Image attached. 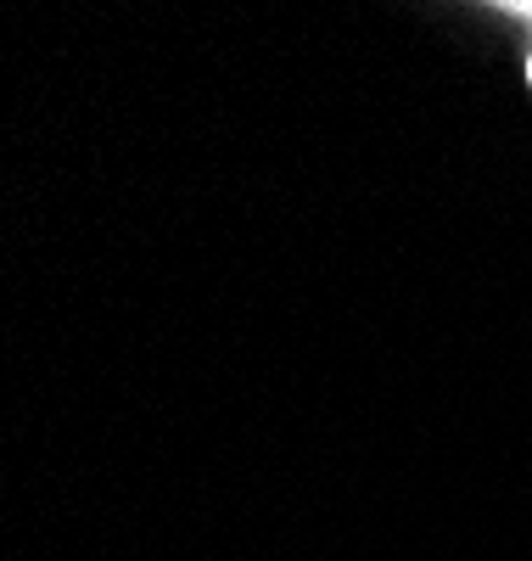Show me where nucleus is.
Here are the masks:
<instances>
[{"instance_id":"f257e3e1","label":"nucleus","mask_w":532,"mask_h":561,"mask_svg":"<svg viewBox=\"0 0 532 561\" xmlns=\"http://www.w3.org/2000/svg\"><path fill=\"white\" fill-rule=\"evenodd\" d=\"M505 12L527 23V84H532V7H505Z\"/></svg>"}]
</instances>
